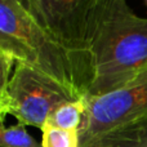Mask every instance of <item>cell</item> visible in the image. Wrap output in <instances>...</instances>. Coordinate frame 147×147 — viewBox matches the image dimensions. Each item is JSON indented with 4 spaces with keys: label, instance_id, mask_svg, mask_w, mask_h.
<instances>
[{
    "label": "cell",
    "instance_id": "cell-1",
    "mask_svg": "<svg viewBox=\"0 0 147 147\" xmlns=\"http://www.w3.org/2000/svg\"><path fill=\"white\" fill-rule=\"evenodd\" d=\"M92 84L86 97L124 86L147 67V18L127 0H97L90 21Z\"/></svg>",
    "mask_w": 147,
    "mask_h": 147
},
{
    "label": "cell",
    "instance_id": "cell-2",
    "mask_svg": "<svg viewBox=\"0 0 147 147\" xmlns=\"http://www.w3.org/2000/svg\"><path fill=\"white\" fill-rule=\"evenodd\" d=\"M0 32L12 43L16 62L44 74L76 99L88 96V72L18 0H0Z\"/></svg>",
    "mask_w": 147,
    "mask_h": 147
},
{
    "label": "cell",
    "instance_id": "cell-3",
    "mask_svg": "<svg viewBox=\"0 0 147 147\" xmlns=\"http://www.w3.org/2000/svg\"><path fill=\"white\" fill-rule=\"evenodd\" d=\"M79 147L119 128L147 119V67L124 86L97 97H85Z\"/></svg>",
    "mask_w": 147,
    "mask_h": 147
},
{
    "label": "cell",
    "instance_id": "cell-4",
    "mask_svg": "<svg viewBox=\"0 0 147 147\" xmlns=\"http://www.w3.org/2000/svg\"><path fill=\"white\" fill-rule=\"evenodd\" d=\"M8 97L9 114L21 124L40 129L57 107L76 99L58 83L20 62L10 78Z\"/></svg>",
    "mask_w": 147,
    "mask_h": 147
},
{
    "label": "cell",
    "instance_id": "cell-5",
    "mask_svg": "<svg viewBox=\"0 0 147 147\" xmlns=\"http://www.w3.org/2000/svg\"><path fill=\"white\" fill-rule=\"evenodd\" d=\"M40 25L70 52L92 80L90 21L97 0H34Z\"/></svg>",
    "mask_w": 147,
    "mask_h": 147
},
{
    "label": "cell",
    "instance_id": "cell-6",
    "mask_svg": "<svg viewBox=\"0 0 147 147\" xmlns=\"http://www.w3.org/2000/svg\"><path fill=\"white\" fill-rule=\"evenodd\" d=\"M81 147H147V119L111 130Z\"/></svg>",
    "mask_w": 147,
    "mask_h": 147
},
{
    "label": "cell",
    "instance_id": "cell-7",
    "mask_svg": "<svg viewBox=\"0 0 147 147\" xmlns=\"http://www.w3.org/2000/svg\"><path fill=\"white\" fill-rule=\"evenodd\" d=\"M85 98L74 99L58 106L47 120L45 125L63 130H79L85 114Z\"/></svg>",
    "mask_w": 147,
    "mask_h": 147
},
{
    "label": "cell",
    "instance_id": "cell-8",
    "mask_svg": "<svg viewBox=\"0 0 147 147\" xmlns=\"http://www.w3.org/2000/svg\"><path fill=\"white\" fill-rule=\"evenodd\" d=\"M25 127L21 123L10 127L0 123V147H41Z\"/></svg>",
    "mask_w": 147,
    "mask_h": 147
},
{
    "label": "cell",
    "instance_id": "cell-9",
    "mask_svg": "<svg viewBox=\"0 0 147 147\" xmlns=\"http://www.w3.org/2000/svg\"><path fill=\"white\" fill-rule=\"evenodd\" d=\"M41 147H79V130H63L44 125Z\"/></svg>",
    "mask_w": 147,
    "mask_h": 147
},
{
    "label": "cell",
    "instance_id": "cell-10",
    "mask_svg": "<svg viewBox=\"0 0 147 147\" xmlns=\"http://www.w3.org/2000/svg\"><path fill=\"white\" fill-rule=\"evenodd\" d=\"M14 61L16 59L12 54L0 48V99L7 102H9V97H8V86L10 81L9 75Z\"/></svg>",
    "mask_w": 147,
    "mask_h": 147
},
{
    "label": "cell",
    "instance_id": "cell-11",
    "mask_svg": "<svg viewBox=\"0 0 147 147\" xmlns=\"http://www.w3.org/2000/svg\"><path fill=\"white\" fill-rule=\"evenodd\" d=\"M18 1H20L21 5H22V7L25 8L39 23H40V17H39V13H38V9H36V7H35V1H34V0H18Z\"/></svg>",
    "mask_w": 147,
    "mask_h": 147
},
{
    "label": "cell",
    "instance_id": "cell-12",
    "mask_svg": "<svg viewBox=\"0 0 147 147\" xmlns=\"http://www.w3.org/2000/svg\"><path fill=\"white\" fill-rule=\"evenodd\" d=\"M0 48L3 49V51L8 52L9 54H12L13 57H14V48H13L12 43H10L9 40H8L7 38H5L4 35H3L1 32H0ZM16 59V58H14Z\"/></svg>",
    "mask_w": 147,
    "mask_h": 147
},
{
    "label": "cell",
    "instance_id": "cell-13",
    "mask_svg": "<svg viewBox=\"0 0 147 147\" xmlns=\"http://www.w3.org/2000/svg\"><path fill=\"white\" fill-rule=\"evenodd\" d=\"M9 114V102L0 99V116L5 117Z\"/></svg>",
    "mask_w": 147,
    "mask_h": 147
},
{
    "label": "cell",
    "instance_id": "cell-14",
    "mask_svg": "<svg viewBox=\"0 0 147 147\" xmlns=\"http://www.w3.org/2000/svg\"><path fill=\"white\" fill-rule=\"evenodd\" d=\"M4 119H5V117H3V116H0V123H1V121H4Z\"/></svg>",
    "mask_w": 147,
    "mask_h": 147
},
{
    "label": "cell",
    "instance_id": "cell-15",
    "mask_svg": "<svg viewBox=\"0 0 147 147\" xmlns=\"http://www.w3.org/2000/svg\"><path fill=\"white\" fill-rule=\"evenodd\" d=\"M145 1H146V5H147V0H145Z\"/></svg>",
    "mask_w": 147,
    "mask_h": 147
}]
</instances>
